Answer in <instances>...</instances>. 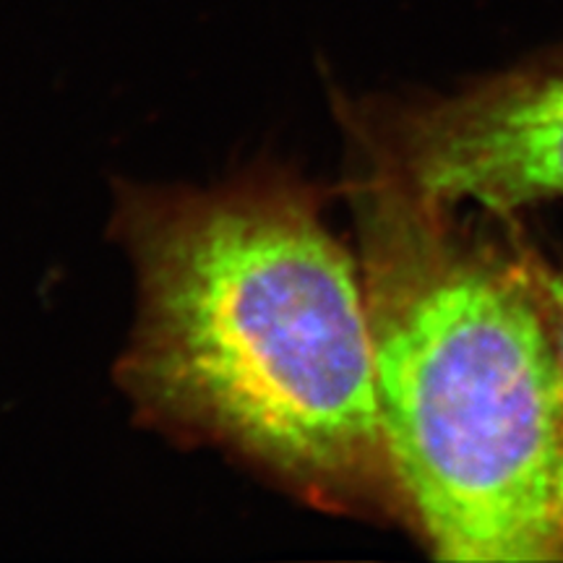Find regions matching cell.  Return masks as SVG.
<instances>
[{
	"instance_id": "obj_3",
	"label": "cell",
	"mask_w": 563,
	"mask_h": 563,
	"mask_svg": "<svg viewBox=\"0 0 563 563\" xmlns=\"http://www.w3.org/2000/svg\"><path fill=\"white\" fill-rule=\"evenodd\" d=\"M378 173L449 211L563 199V60L410 112Z\"/></svg>"
},
{
	"instance_id": "obj_4",
	"label": "cell",
	"mask_w": 563,
	"mask_h": 563,
	"mask_svg": "<svg viewBox=\"0 0 563 563\" xmlns=\"http://www.w3.org/2000/svg\"><path fill=\"white\" fill-rule=\"evenodd\" d=\"M534 285H538L540 300H543V311H545L548 327H551L555 355H559V363L563 371V279L559 277L548 279L540 274V277H534Z\"/></svg>"
},
{
	"instance_id": "obj_1",
	"label": "cell",
	"mask_w": 563,
	"mask_h": 563,
	"mask_svg": "<svg viewBox=\"0 0 563 563\" xmlns=\"http://www.w3.org/2000/svg\"><path fill=\"white\" fill-rule=\"evenodd\" d=\"M141 316L123 382L332 509L397 501L363 272L308 191L249 180L123 203Z\"/></svg>"
},
{
	"instance_id": "obj_2",
	"label": "cell",
	"mask_w": 563,
	"mask_h": 563,
	"mask_svg": "<svg viewBox=\"0 0 563 563\" xmlns=\"http://www.w3.org/2000/svg\"><path fill=\"white\" fill-rule=\"evenodd\" d=\"M363 282L397 501L443 561H563V371L532 274L384 173Z\"/></svg>"
}]
</instances>
